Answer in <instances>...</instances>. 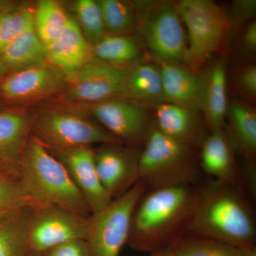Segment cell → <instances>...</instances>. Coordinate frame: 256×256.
Segmentation results:
<instances>
[{
  "label": "cell",
  "mask_w": 256,
  "mask_h": 256,
  "mask_svg": "<svg viewBox=\"0 0 256 256\" xmlns=\"http://www.w3.org/2000/svg\"><path fill=\"white\" fill-rule=\"evenodd\" d=\"M188 233L245 250L255 248L256 224L252 202L238 186L203 178L196 186Z\"/></svg>",
  "instance_id": "6da1fadb"
},
{
  "label": "cell",
  "mask_w": 256,
  "mask_h": 256,
  "mask_svg": "<svg viewBox=\"0 0 256 256\" xmlns=\"http://www.w3.org/2000/svg\"><path fill=\"white\" fill-rule=\"evenodd\" d=\"M196 186L146 190L138 200L127 244L137 252L172 248L188 233Z\"/></svg>",
  "instance_id": "7a4b0ae2"
},
{
  "label": "cell",
  "mask_w": 256,
  "mask_h": 256,
  "mask_svg": "<svg viewBox=\"0 0 256 256\" xmlns=\"http://www.w3.org/2000/svg\"><path fill=\"white\" fill-rule=\"evenodd\" d=\"M18 176L34 210L56 206L84 217L92 214L64 165L34 134L25 150Z\"/></svg>",
  "instance_id": "3957f363"
},
{
  "label": "cell",
  "mask_w": 256,
  "mask_h": 256,
  "mask_svg": "<svg viewBox=\"0 0 256 256\" xmlns=\"http://www.w3.org/2000/svg\"><path fill=\"white\" fill-rule=\"evenodd\" d=\"M198 150L165 136L153 126L139 152V181L146 190L196 186L204 178Z\"/></svg>",
  "instance_id": "277c9868"
},
{
  "label": "cell",
  "mask_w": 256,
  "mask_h": 256,
  "mask_svg": "<svg viewBox=\"0 0 256 256\" xmlns=\"http://www.w3.org/2000/svg\"><path fill=\"white\" fill-rule=\"evenodd\" d=\"M176 6L188 32L184 62L196 74L226 36L228 18L222 8L210 0H182Z\"/></svg>",
  "instance_id": "5b68a950"
},
{
  "label": "cell",
  "mask_w": 256,
  "mask_h": 256,
  "mask_svg": "<svg viewBox=\"0 0 256 256\" xmlns=\"http://www.w3.org/2000/svg\"><path fill=\"white\" fill-rule=\"evenodd\" d=\"M137 4L138 26L156 62H184L188 43L176 2H144Z\"/></svg>",
  "instance_id": "8992f818"
},
{
  "label": "cell",
  "mask_w": 256,
  "mask_h": 256,
  "mask_svg": "<svg viewBox=\"0 0 256 256\" xmlns=\"http://www.w3.org/2000/svg\"><path fill=\"white\" fill-rule=\"evenodd\" d=\"M146 191L141 181L89 217L86 238L90 256H120L127 244L133 212L138 200Z\"/></svg>",
  "instance_id": "52a82bcc"
},
{
  "label": "cell",
  "mask_w": 256,
  "mask_h": 256,
  "mask_svg": "<svg viewBox=\"0 0 256 256\" xmlns=\"http://www.w3.org/2000/svg\"><path fill=\"white\" fill-rule=\"evenodd\" d=\"M32 132L52 151L120 143L98 124L74 112L56 111L38 114L32 119Z\"/></svg>",
  "instance_id": "ba28073f"
},
{
  "label": "cell",
  "mask_w": 256,
  "mask_h": 256,
  "mask_svg": "<svg viewBox=\"0 0 256 256\" xmlns=\"http://www.w3.org/2000/svg\"><path fill=\"white\" fill-rule=\"evenodd\" d=\"M89 217L56 206L35 208L28 226V249L42 255L64 242L86 240Z\"/></svg>",
  "instance_id": "9c48e42d"
},
{
  "label": "cell",
  "mask_w": 256,
  "mask_h": 256,
  "mask_svg": "<svg viewBox=\"0 0 256 256\" xmlns=\"http://www.w3.org/2000/svg\"><path fill=\"white\" fill-rule=\"evenodd\" d=\"M92 114L99 124L120 142L130 148H142L152 129L146 106L126 98L92 104Z\"/></svg>",
  "instance_id": "30bf717a"
},
{
  "label": "cell",
  "mask_w": 256,
  "mask_h": 256,
  "mask_svg": "<svg viewBox=\"0 0 256 256\" xmlns=\"http://www.w3.org/2000/svg\"><path fill=\"white\" fill-rule=\"evenodd\" d=\"M127 68L89 60L68 80L66 100L96 104L124 98Z\"/></svg>",
  "instance_id": "8fae6325"
},
{
  "label": "cell",
  "mask_w": 256,
  "mask_h": 256,
  "mask_svg": "<svg viewBox=\"0 0 256 256\" xmlns=\"http://www.w3.org/2000/svg\"><path fill=\"white\" fill-rule=\"evenodd\" d=\"M140 150L121 143H106L94 150L98 176L112 200L129 191L139 182Z\"/></svg>",
  "instance_id": "7c38bea8"
},
{
  "label": "cell",
  "mask_w": 256,
  "mask_h": 256,
  "mask_svg": "<svg viewBox=\"0 0 256 256\" xmlns=\"http://www.w3.org/2000/svg\"><path fill=\"white\" fill-rule=\"evenodd\" d=\"M67 85L66 75L46 60L5 76L0 82V95L10 102H30L54 94Z\"/></svg>",
  "instance_id": "4fadbf2b"
},
{
  "label": "cell",
  "mask_w": 256,
  "mask_h": 256,
  "mask_svg": "<svg viewBox=\"0 0 256 256\" xmlns=\"http://www.w3.org/2000/svg\"><path fill=\"white\" fill-rule=\"evenodd\" d=\"M50 151L64 165L92 214L104 210L112 202L98 176L92 146Z\"/></svg>",
  "instance_id": "5bb4252c"
},
{
  "label": "cell",
  "mask_w": 256,
  "mask_h": 256,
  "mask_svg": "<svg viewBox=\"0 0 256 256\" xmlns=\"http://www.w3.org/2000/svg\"><path fill=\"white\" fill-rule=\"evenodd\" d=\"M235 154L225 130L208 132L198 149V164L204 176L242 188Z\"/></svg>",
  "instance_id": "9a60e30c"
},
{
  "label": "cell",
  "mask_w": 256,
  "mask_h": 256,
  "mask_svg": "<svg viewBox=\"0 0 256 256\" xmlns=\"http://www.w3.org/2000/svg\"><path fill=\"white\" fill-rule=\"evenodd\" d=\"M154 126L165 136L196 150L210 132L197 111L166 102L156 106Z\"/></svg>",
  "instance_id": "2e32d148"
},
{
  "label": "cell",
  "mask_w": 256,
  "mask_h": 256,
  "mask_svg": "<svg viewBox=\"0 0 256 256\" xmlns=\"http://www.w3.org/2000/svg\"><path fill=\"white\" fill-rule=\"evenodd\" d=\"M162 78L165 102L195 111L203 110L206 84L180 64L158 62Z\"/></svg>",
  "instance_id": "e0dca14e"
},
{
  "label": "cell",
  "mask_w": 256,
  "mask_h": 256,
  "mask_svg": "<svg viewBox=\"0 0 256 256\" xmlns=\"http://www.w3.org/2000/svg\"><path fill=\"white\" fill-rule=\"evenodd\" d=\"M46 60L62 70L68 78L92 60V46L78 22L69 16L66 26L56 41L46 47Z\"/></svg>",
  "instance_id": "ac0fdd59"
},
{
  "label": "cell",
  "mask_w": 256,
  "mask_h": 256,
  "mask_svg": "<svg viewBox=\"0 0 256 256\" xmlns=\"http://www.w3.org/2000/svg\"><path fill=\"white\" fill-rule=\"evenodd\" d=\"M32 134V119L26 114L0 111V164L18 174Z\"/></svg>",
  "instance_id": "d6986e66"
},
{
  "label": "cell",
  "mask_w": 256,
  "mask_h": 256,
  "mask_svg": "<svg viewBox=\"0 0 256 256\" xmlns=\"http://www.w3.org/2000/svg\"><path fill=\"white\" fill-rule=\"evenodd\" d=\"M226 120L224 130L234 151L244 161L256 164V111L244 102L233 101L228 104Z\"/></svg>",
  "instance_id": "ffe728a7"
},
{
  "label": "cell",
  "mask_w": 256,
  "mask_h": 256,
  "mask_svg": "<svg viewBox=\"0 0 256 256\" xmlns=\"http://www.w3.org/2000/svg\"><path fill=\"white\" fill-rule=\"evenodd\" d=\"M124 98L146 106L165 102L158 64L138 62L127 68Z\"/></svg>",
  "instance_id": "44dd1931"
},
{
  "label": "cell",
  "mask_w": 256,
  "mask_h": 256,
  "mask_svg": "<svg viewBox=\"0 0 256 256\" xmlns=\"http://www.w3.org/2000/svg\"><path fill=\"white\" fill-rule=\"evenodd\" d=\"M204 104L203 111L208 131L224 129L228 111L227 75L225 63L218 60L210 68L205 79Z\"/></svg>",
  "instance_id": "7402d4cb"
},
{
  "label": "cell",
  "mask_w": 256,
  "mask_h": 256,
  "mask_svg": "<svg viewBox=\"0 0 256 256\" xmlns=\"http://www.w3.org/2000/svg\"><path fill=\"white\" fill-rule=\"evenodd\" d=\"M34 208L22 207L0 214V256H26Z\"/></svg>",
  "instance_id": "603a6c76"
},
{
  "label": "cell",
  "mask_w": 256,
  "mask_h": 256,
  "mask_svg": "<svg viewBox=\"0 0 256 256\" xmlns=\"http://www.w3.org/2000/svg\"><path fill=\"white\" fill-rule=\"evenodd\" d=\"M0 56L8 72H16L46 62V50L33 24L15 38Z\"/></svg>",
  "instance_id": "cb8c5ba5"
},
{
  "label": "cell",
  "mask_w": 256,
  "mask_h": 256,
  "mask_svg": "<svg viewBox=\"0 0 256 256\" xmlns=\"http://www.w3.org/2000/svg\"><path fill=\"white\" fill-rule=\"evenodd\" d=\"M92 54L98 60L122 66L139 62L140 48L138 42L128 35L106 34L92 46Z\"/></svg>",
  "instance_id": "d4e9b609"
},
{
  "label": "cell",
  "mask_w": 256,
  "mask_h": 256,
  "mask_svg": "<svg viewBox=\"0 0 256 256\" xmlns=\"http://www.w3.org/2000/svg\"><path fill=\"white\" fill-rule=\"evenodd\" d=\"M68 16L58 2L42 0L37 3L34 10V25L38 38L46 48L62 35Z\"/></svg>",
  "instance_id": "484cf974"
},
{
  "label": "cell",
  "mask_w": 256,
  "mask_h": 256,
  "mask_svg": "<svg viewBox=\"0 0 256 256\" xmlns=\"http://www.w3.org/2000/svg\"><path fill=\"white\" fill-rule=\"evenodd\" d=\"M172 248L175 256H244L248 250L191 233L185 234Z\"/></svg>",
  "instance_id": "4316f807"
},
{
  "label": "cell",
  "mask_w": 256,
  "mask_h": 256,
  "mask_svg": "<svg viewBox=\"0 0 256 256\" xmlns=\"http://www.w3.org/2000/svg\"><path fill=\"white\" fill-rule=\"evenodd\" d=\"M106 34L129 35L138 26L134 5L120 0L99 2Z\"/></svg>",
  "instance_id": "83f0119b"
},
{
  "label": "cell",
  "mask_w": 256,
  "mask_h": 256,
  "mask_svg": "<svg viewBox=\"0 0 256 256\" xmlns=\"http://www.w3.org/2000/svg\"><path fill=\"white\" fill-rule=\"evenodd\" d=\"M34 24V10L10 6L0 12V54L15 38Z\"/></svg>",
  "instance_id": "f1b7e54d"
},
{
  "label": "cell",
  "mask_w": 256,
  "mask_h": 256,
  "mask_svg": "<svg viewBox=\"0 0 256 256\" xmlns=\"http://www.w3.org/2000/svg\"><path fill=\"white\" fill-rule=\"evenodd\" d=\"M75 11L80 30L90 44H95L106 34L104 18L99 2L78 0Z\"/></svg>",
  "instance_id": "f546056e"
},
{
  "label": "cell",
  "mask_w": 256,
  "mask_h": 256,
  "mask_svg": "<svg viewBox=\"0 0 256 256\" xmlns=\"http://www.w3.org/2000/svg\"><path fill=\"white\" fill-rule=\"evenodd\" d=\"M24 206L33 208L23 191L18 174L14 172L0 170V214Z\"/></svg>",
  "instance_id": "4dcf8cb0"
},
{
  "label": "cell",
  "mask_w": 256,
  "mask_h": 256,
  "mask_svg": "<svg viewBox=\"0 0 256 256\" xmlns=\"http://www.w3.org/2000/svg\"><path fill=\"white\" fill-rule=\"evenodd\" d=\"M256 5L254 0H240L234 3L232 20L228 18V36L235 34L240 25L255 15Z\"/></svg>",
  "instance_id": "1f68e13d"
},
{
  "label": "cell",
  "mask_w": 256,
  "mask_h": 256,
  "mask_svg": "<svg viewBox=\"0 0 256 256\" xmlns=\"http://www.w3.org/2000/svg\"><path fill=\"white\" fill-rule=\"evenodd\" d=\"M42 256H90L86 240H74L57 246L44 252Z\"/></svg>",
  "instance_id": "d6a6232c"
},
{
  "label": "cell",
  "mask_w": 256,
  "mask_h": 256,
  "mask_svg": "<svg viewBox=\"0 0 256 256\" xmlns=\"http://www.w3.org/2000/svg\"><path fill=\"white\" fill-rule=\"evenodd\" d=\"M239 88L242 94L248 97H255L256 95V67L250 66L242 69L238 74L237 78Z\"/></svg>",
  "instance_id": "836d02e7"
},
{
  "label": "cell",
  "mask_w": 256,
  "mask_h": 256,
  "mask_svg": "<svg viewBox=\"0 0 256 256\" xmlns=\"http://www.w3.org/2000/svg\"><path fill=\"white\" fill-rule=\"evenodd\" d=\"M242 48L247 53H254L256 50V22H250L242 35Z\"/></svg>",
  "instance_id": "e575fe53"
},
{
  "label": "cell",
  "mask_w": 256,
  "mask_h": 256,
  "mask_svg": "<svg viewBox=\"0 0 256 256\" xmlns=\"http://www.w3.org/2000/svg\"><path fill=\"white\" fill-rule=\"evenodd\" d=\"M148 256H175V254L172 248H166L150 252Z\"/></svg>",
  "instance_id": "d590c367"
},
{
  "label": "cell",
  "mask_w": 256,
  "mask_h": 256,
  "mask_svg": "<svg viewBox=\"0 0 256 256\" xmlns=\"http://www.w3.org/2000/svg\"><path fill=\"white\" fill-rule=\"evenodd\" d=\"M6 72H8V70H6L4 64L2 60L1 56H0V82L4 78Z\"/></svg>",
  "instance_id": "8d00e7d4"
},
{
  "label": "cell",
  "mask_w": 256,
  "mask_h": 256,
  "mask_svg": "<svg viewBox=\"0 0 256 256\" xmlns=\"http://www.w3.org/2000/svg\"><path fill=\"white\" fill-rule=\"evenodd\" d=\"M244 256H256V247L248 249Z\"/></svg>",
  "instance_id": "74e56055"
},
{
  "label": "cell",
  "mask_w": 256,
  "mask_h": 256,
  "mask_svg": "<svg viewBox=\"0 0 256 256\" xmlns=\"http://www.w3.org/2000/svg\"><path fill=\"white\" fill-rule=\"evenodd\" d=\"M9 8V3L8 2L2 1L0 0V12L4 11L6 8Z\"/></svg>",
  "instance_id": "f35d334b"
},
{
  "label": "cell",
  "mask_w": 256,
  "mask_h": 256,
  "mask_svg": "<svg viewBox=\"0 0 256 256\" xmlns=\"http://www.w3.org/2000/svg\"><path fill=\"white\" fill-rule=\"evenodd\" d=\"M26 256H42L41 255H40V254H35V252H28V254H26Z\"/></svg>",
  "instance_id": "ab89813d"
},
{
  "label": "cell",
  "mask_w": 256,
  "mask_h": 256,
  "mask_svg": "<svg viewBox=\"0 0 256 256\" xmlns=\"http://www.w3.org/2000/svg\"><path fill=\"white\" fill-rule=\"evenodd\" d=\"M0 170H8V171H12V170H10L8 169V168H5L4 166H3L2 164H0ZM13 172V171H12ZM16 173V172H15Z\"/></svg>",
  "instance_id": "60d3db41"
}]
</instances>
